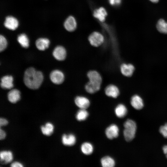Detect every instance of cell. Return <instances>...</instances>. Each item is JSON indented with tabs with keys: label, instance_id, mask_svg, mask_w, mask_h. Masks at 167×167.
Masks as SVG:
<instances>
[{
	"label": "cell",
	"instance_id": "obj_1",
	"mask_svg": "<svg viewBox=\"0 0 167 167\" xmlns=\"http://www.w3.org/2000/svg\"><path fill=\"white\" fill-rule=\"evenodd\" d=\"M43 75L40 71H36L33 67L28 68L25 71L24 81L26 86L32 89L39 88L43 80Z\"/></svg>",
	"mask_w": 167,
	"mask_h": 167
},
{
	"label": "cell",
	"instance_id": "obj_2",
	"mask_svg": "<svg viewBox=\"0 0 167 167\" xmlns=\"http://www.w3.org/2000/svg\"><path fill=\"white\" fill-rule=\"evenodd\" d=\"M123 135L125 140L128 142L135 137L136 130V125L133 120L128 119L124 123Z\"/></svg>",
	"mask_w": 167,
	"mask_h": 167
},
{
	"label": "cell",
	"instance_id": "obj_3",
	"mask_svg": "<svg viewBox=\"0 0 167 167\" xmlns=\"http://www.w3.org/2000/svg\"><path fill=\"white\" fill-rule=\"evenodd\" d=\"M88 40L92 45L97 47L103 43L104 41V38L103 36L100 32H94L89 36Z\"/></svg>",
	"mask_w": 167,
	"mask_h": 167
},
{
	"label": "cell",
	"instance_id": "obj_4",
	"mask_svg": "<svg viewBox=\"0 0 167 167\" xmlns=\"http://www.w3.org/2000/svg\"><path fill=\"white\" fill-rule=\"evenodd\" d=\"M50 78L52 82L57 84H61L64 80V76L63 73L58 70L52 71L50 74Z\"/></svg>",
	"mask_w": 167,
	"mask_h": 167
},
{
	"label": "cell",
	"instance_id": "obj_5",
	"mask_svg": "<svg viewBox=\"0 0 167 167\" xmlns=\"http://www.w3.org/2000/svg\"><path fill=\"white\" fill-rule=\"evenodd\" d=\"M89 82L97 85H101L102 79L100 74L96 71H90L87 74Z\"/></svg>",
	"mask_w": 167,
	"mask_h": 167
},
{
	"label": "cell",
	"instance_id": "obj_6",
	"mask_svg": "<svg viewBox=\"0 0 167 167\" xmlns=\"http://www.w3.org/2000/svg\"><path fill=\"white\" fill-rule=\"evenodd\" d=\"M119 129L117 126L114 124H111L107 127L105 131L107 137L109 139L117 138L118 135Z\"/></svg>",
	"mask_w": 167,
	"mask_h": 167
},
{
	"label": "cell",
	"instance_id": "obj_7",
	"mask_svg": "<svg viewBox=\"0 0 167 167\" xmlns=\"http://www.w3.org/2000/svg\"><path fill=\"white\" fill-rule=\"evenodd\" d=\"M53 54L57 60L58 61H62L65 59L66 53L64 47L61 46H58L54 48L53 52Z\"/></svg>",
	"mask_w": 167,
	"mask_h": 167
},
{
	"label": "cell",
	"instance_id": "obj_8",
	"mask_svg": "<svg viewBox=\"0 0 167 167\" xmlns=\"http://www.w3.org/2000/svg\"><path fill=\"white\" fill-rule=\"evenodd\" d=\"M64 25L67 31L72 32L76 28L77 23L75 18L72 16H69L65 20Z\"/></svg>",
	"mask_w": 167,
	"mask_h": 167
},
{
	"label": "cell",
	"instance_id": "obj_9",
	"mask_svg": "<svg viewBox=\"0 0 167 167\" xmlns=\"http://www.w3.org/2000/svg\"><path fill=\"white\" fill-rule=\"evenodd\" d=\"M13 159V152L10 150H3L0 152V161L3 164L11 162Z\"/></svg>",
	"mask_w": 167,
	"mask_h": 167
},
{
	"label": "cell",
	"instance_id": "obj_10",
	"mask_svg": "<svg viewBox=\"0 0 167 167\" xmlns=\"http://www.w3.org/2000/svg\"><path fill=\"white\" fill-rule=\"evenodd\" d=\"M18 24V21L17 19L12 16H7L4 23V25L6 28L13 30L17 28Z\"/></svg>",
	"mask_w": 167,
	"mask_h": 167
},
{
	"label": "cell",
	"instance_id": "obj_11",
	"mask_svg": "<svg viewBox=\"0 0 167 167\" xmlns=\"http://www.w3.org/2000/svg\"><path fill=\"white\" fill-rule=\"evenodd\" d=\"M75 105L80 109H86L89 106L90 102L86 97L83 96H77L75 99Z\"/></svg>",
	"mask_w": 167,
	"mask_h": 167
},
{
	"label": "cell",
	"instance_id": "obj_12",
	"mask_svg": "<svg viewBox=\"0 0 167 167\" xmlns=\"http://www.w3.org/2000/svg\"><path fill=\"white\" fill-rule=\"evenodd\" d=\"M105 93L108 96L116 98L119 95V91L116 86L110 84L108 85L105 88Z\"/></svg>",
	"mask_w": 167,
	"mask_h": 167
},
{
	"label": "cell",
	"instance_id": "obj_13",
	"mask_svg": "<svg viewBox=\"0 0 167 167\" xmlns=\"http://www.w3.org/2000/svg\"><path fill=\"white\" fill-rule=\"evenodd\" d=\"M13 77L11 75H6L1 79V87L3 89H10L13 87Z\"/></svg>",
	"mask_w": 167,
	"mask_h": 167
},
{
	"label": "cell",
	"instance_id": "obj_14",
	"mask_svg": "<svg viewBox=\"0 0 167 167\" xmlns=\"http://www.w3.org/2000/svg\"><path fill=\"white\" fill-rule=\"evenodd\" d=\"M107 15L106 10L102 7L95 9L93 13L94 17L101 22L105 21Z\"/></svg>",
	"mask_w": 167,
	"mask_h": 167
},
{
	"label": "cell",
	"instance_id": "obj_15",
	"mask_svg": "<svg viewBox=\"0 0 167 167\" xmlns=\"http://www.w3.org/2000/svg\"><path fill=\"white\" fill-rule=\"evenodd\" d=\"M120 71L122 74L126 77H130L135 70L133 65L131 64H122L120 66Z\"/></svg>",
	"mask_w": 167,
	"mask_h": 167
},
{
	"label": "cell",
	"instance_id": "obj_16",
	"mask_svg": "<svg viewBox=\"0 0 167 167\" xmlns=\"http://www.w3.org/2000/svg\"><path fill=\"white\" fill-rule=\"evenodd\" d=\"M62 141L64 145L72 146L76 143V138L75 135L73 134H64L62 136Z\"/></svg>",
	"mask_w": 167,
	"mask_h": 167
},
{
	"label": "cell",
	"instance_id": "obj_17",
	"mask_svg": "<svg viewBox=\"0 0 167 167\" xmlns=\"http://www.w3.org/2000/svg\"><path fill=\"white\" fill-rule=\"evenodd\" d=\"M8 101L12 103H15L20 99V93L17 89H13L10 91L7 94Z\"/></svg>",
	"mask_w": 167,
	"mask_h": 167
},
{
	"label": "cell",
	"instance_id": "obj_18",
	"mask_svg": "<svg viewBox=\"0 0 167 167\" xmlns=\"http://www.w3.org/2000/svg\"><path fill=\"white\" fill-rule=\"evenodd\" d=\"M131 103L135 109L139 110L143 106V103L142 98L138 95H135L131 98Z\"/></svg>",
	"mask_w": 167,
	"mask_h": 167
},
{
	"label": "cell",
	"instance_id": "obj_19",
	"mask_svg": "<svg viewBox=\"0 0 167 167\" xmlns=\"http://www.w3.org/2000/svg\"><path fill=\"white\" fill-rule=\"evenodd\" d=\"M54 127L51 122H47L44 125L41 127V130L44 135L49 136L52 134L54 132Z\"/></svg>",
	"mask_w": 167,
	"mask_h": 167
},
{
	"label": "cell",
	"instance_id": "obj_20",
	"mask_svg": "<svg viewBox=\"0 0 167 167\" xmlns=\"http://www.w3.org/2000/svg\"><path fill=\"white\" fill-rule=\"evenodd\" d=\"M50 43L49 40L46 38H41L37 39L36 41V48L40 50H44L48 48Z\"/></svg>",
	"mask_w": 167,
	"mask_h": 167
},
{
	"label": "cell",
	"instance_id": "obj_21",
	"mask_svg": "<svg viewBox=\"0 0 167 167\" xmlns=\"http://www.w3.org/2000/svg\"><path fill=\"white\" fill-rule=\"evenodd\" d=\"M114 111L117 117L119 118H122L126 115L127 110L125 105L120 104L116 107Z\"/></svg>",
	"mask_w": 167,
	"mask_h": 167
},
{
	"label": "cell",
	"instance_id": "obj_22",
	"mask_svg": "<svg viewBox=\"0 0 167 167\" xmlns=\"http://www.w3.org/2000/svg\"><path fill=\"white\" fill-rule=\"evenodd\" d=\"M156 28L160 33L167 34V22L164 19H161L158 20L156 24Z\"/></svg>",
	"mask_w": 167,
	"mask_h": 167
},
{
	"label": "cell",
	"instance_id": "obj_23",
	"mask_svg": "<svg viewBox=\"0 0 167 167\" xmlns=\"http://www.w3.org/2000/svg\"><path fill=\"white\" fill-rule=\"evenodd\" d=\"M101 85L88 82L85 85V88L86 91L90 94L94 93L98 91Z\"/></svg>",
	"mask_w": 167,
	"mask_h": 167
},
{
	"label": "cell",
	"instance_id": "obj_24",
	"mask_svg": "<svg viewBox=\"0 0 167 167\" xmlns=\"http://www.w3.org/2000/svg\"><path fill=\"white\" fill-rule=\"evenodd\" d=\"M101 165L103 167H113L115 165L114 160L109 156L103 157L101 161Z\"/></svg>",
	"mask_w": 167,
	"mask_h": 167
},
{
	"label": "cell",
	"instance_id": "obj_25",
	"mask_svg": "<svg viewBox=\"0 0 167 167\" xmlns=\"http://www.w3.org/2000/svg\"><path fill=\"white\" fill-rule=\"evenodd\" d=\"M81 150L84 154L86 155H89L93 152V147L90 143L86 142L83 143L81 147Z\"/></svg>",
	"mask_w": 167,
	"mask_h": 167
},
{
	"label": "cell",
	"instance_id": "obj_26",
	"mask_svg": "<svg viewBox=\"0 0 167 167\" xmlns=\"http://www.w3.org/2000/svg\"><path fill=\"white\" fill-rule=\"evenodd\" d=\"M17 41L24 48H27L29 46L28 39L24 34H22L18 36Z\"/></svg>",
	"mask_w": 167,
	"mask_h": 167
},
{
	"label": "cell",
	"instance_id": "obj_27",
	"mask_svg": "<svg viewBox=\"0 0 167 167\" xmlns=\"http://www.w3.org/2000/svg\"><path fill=\"white\" fill-rule=\"evenodd\" d=\"M88 116V112L86 109H80L76 114V118L78 121H82L86 120Z\"/></svg>",
	"mask_w": 167,
	"mask_h": 167
},
{
	"label": "cell",
	"instance_id": "obj_28",
	"mask_svg": "<svg viewBox=\"0 0 167 167\" xmlns=\"http://www.w3.org/2000/svg\"><path fill=\"white\" fill-rule=\"evenodd\" d=\"M7 41L6 38L2 35L0 36V51H3L7 46Z\"/></svg>",
	"mask_w": 167,
	"mask_h": 167
},
{
	"label": "cell",
	"instance_id": "obj_29",
	"mask_svg": "<svg viewBox=\"0 0 167 167\" xmlns=\"http://www.w3.org/2000/svg\"><path fill=\"white\" fill-rule=\"evenodd\" d=\"M159 131L164 137L167 138V123L160 127Z\"/></svg>",
	"mask_w": 167,
	"mask_h": 167
},
{
	"label": "cell",
	"instance_id": "obj_30",
	"mask_svg": "<svg viewBox=\"0 0 167 167\" xmlns=\"http://www.w3.org/2000/svg\"><path fill=\"white\" fill-rule=\"evenodd\" d=\"M8 123V121L6 118H0V126L1 127L7 125Z\"/></svg>",
	"mask_w": 167,
	"mask_h": 167
},
{
	"label": "cell",
	"instance_id": "obj_31",
	"mask_svg": "<svg viewBox=\"0 0 167 167\" xmlns=\"http://www.w3.org/2000/svg\"><path fill=\"white\" fill-rule=\"evenodd\" d=\"M10 166L11 167H23L24 165L21 162L16 161L12 163L11 164Z\"/></svg>",
	"mask_w": 167,
	"mask_h": 167
},
{
	"label": "cell",
	"instance_id": "obj_32",
	"mask_svg": "<svg viewBox=\"0 0 167 167\" xmlns=\"http://www.w3.org/2000/svg\"><path fill=\"white\" fill-rule=\"evenodd\" d=\"M6 136V132L1 128L0 129V139L1 140L4 139Z\"/></svg>",
	"mask_w": 167,
	"mask_h": 167
},
{
	"label": "cell",
	"instance_id": "obj_33",
	"mask_svg": "<svg viewBox=\"0 0 167 167\" xmlns=\"http://www.w3.org/2000/svg\"><path fill=\"white\" fill-rule=\"evenodd\" d=\"M162 149L164 153L165 154L167 158V145L164 146L163 147Z\"/></svg>",
	"mask_w": 167,
	"mask_h": 167
},
{
	"label": "cell",
	"instance_id": "obj_34",
	"mask_svg": "<svg viewBox=\"0 0 167 167\" xmlns=\"http://www.w3.org/2000/svg\"><path fill=\"white\" fill-rule=\"evenodd\" d=\"M109 1L111 5L113 6L115 5V0H109Z\"/></svg>",
	"mask_w": 167,
	"mask_h": 167
},
{
	"label": "cell",
	"instance_id": "obj_35",
	"mask_svg": "<svg viewBox=\"0 0 167 167\" xmlns=\"http://www.w3.org/2000/svg\"><path fill=\"white\" fill-rule=\"evenodd\" d=\"M122 0H115V5H119L121 4Z\"/></svg>",
	"mask_w": 167,
	"mask_h": 167
},
{
	"label": "cell",
	"instance_id": "obj_36",
	"mask_svg": "<svg viewBox=\"0 0 167 167\" xmlns=\"http://www.w3.org/2000/svg\"><path fill=\"white\" fill-rule=\"evenodd\" d=\"M151 2L154 3H157L159 0H149Z\"/></svg>",
	"mask_w": 167,
	"mask_h": 167
}]
</instances>
